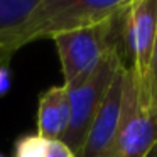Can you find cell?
I'll list each match as a JSON object with an SVG mask.
<instances>
[{"mask_svg": "<svg viewBox=\"0 0 157 157\" xmlns=\"http://www.w3.org/2000/svg\"><path fill=\"white\" fill-rule=\"evenodd\" d=\"M0 157H4V155H0Z\"/></svg>", "mask_w": 157, "mask_h": 157, "instance_id": "14", "label": "cell"}, {"mask_svg": "<svg viewBox=\"0 0 157 157\" xmlns=\"http://www.w3.org/2000/svg\"><path fill=\"white\" fill-rule=\"evenodd\" d=\"M125 46L115 48L98 63L91 75L73 86H66L71 103V122L63 142L79 157L86 142L88 132L93 125L96 113L110 90L113 78L122 64H125Z\"/></svg>", "mask_w": 157, "mask_h": 157, "instance_id": "2", "label": "cell"}, {"mask_svg": "<svg viewBox=\"0 0 157 157\" xmlns=\"http://www.w3.org/2000/svg\"><path fill=\"white\" fill-rule=\"evenodd\" d=\"M10 88V73H9V63L0 61V95H5Z\"/></svg>", "mask_w": 157, "mask_h": 157, "instance_id": "12", "label": "cell"}, {"mask_svg": "<svg viewBox=\"0 0 157 157\" xmlns=\"http://www.w3.org/2000/svg\"><path fill=\"white\" fill-rule=\"evenodd\" d=\"M125 9L96 25L63 32L52 37L61 59L64 86H73L88 78L112 49L123 46Z\"/></svg>", "mask_w": 157, "mask_h": 157, "instance_id": "1", "label": "cell"}, {"mask_svg": "<svg viewBox=\"0 0 157 157\" xmlns=\"http://www.w3.org/2000/svg\"><path fill=\"white\" fill-rule=\"evenodd\" d=\"M41 0H0V61L10 63L17 49L34 41V19Z\"/></svg>", "mask_w": 157, "mask_h": 157, "instance_id": "7", "label": "cell"}, {"mask_svg": "<svg viewBox=\"0 0 157 157\" xmlns=\"http://www.w3.org/2000/svg\"><path fill=\"white\" fill-rule=\"evenodd\" d=\"M147 110L152 115H157V37L150 59L149 76H147Z\"/></svg>", "mask_w": 157, "mask_h": 157, "instance_id": "10", "label": "cell"}, {"mask_svg": "<svg viewBox=\"0 0 157 157\" xmlns=\"http://www.w3.org/2000/svg\"><path fill=\"white\" fill-rule=\"evenodd\" d=\"M48 142L49 140L39 133L21 137L15 142V157H46Z\"/></svg>", "mask_w": 157, "mask_h": 157, "instance_id": "9", "label": "cell"}, {"mask_svg": "<svg viewBox=\"0 0 157 157\" xmlns=\"http://www.w3.org/2000/svg\"><path fill=\"white\" fill-rule=\"evenodd\" d=\"M155 144L157 115H152L140 105L132 69L125 64L122 117L115 139L105 157H145Z\"/></svg>", "mask_w": 157, "mask_h": 157, "instance_id": "4", "label": "cell"}, {"mask_svg": "<svg viewBox=\"0 0 157 157\" xmlns=\"http://www.w3.org/2000/svg\"><path fill=\"white\" fill-rule=\"evenodd\" d=\"M71 122L69 91L64 85L52 86L39 96L37 133L48 140H63Z\"/></svg>", "mask_w": 157, "mask_h": 157, "instance_id": "8", "label": "cell"}, {"mask_svg": "<svg viewBox=\"0 0 157 157\" xmlns=\"http://www.w3.org/2000/svg\"><path fill=\"white\" fill-rule=\"evenodd\" d=\"M145 157H157V144L149 150V152H147V155H145Z\"/></svg>", "mask_w": 157, "mask_h": 157, "instance_id": "13", "label": "cell"}, {"mask_svg": "<svg viewBox=\"0 0 157 157\" xmlns=\"http://www.w3.org/2000/svg\"><path fill=\"white\" fill-rule=\"evenodd\" d=\"M123 73L125 64H122L113 78L110 90L96 113L93 125L88 132L86 142L79 157H105L115 139L117 128L122 117V101H123Z\"/></svg>", "mask_w": 157, "mask_h": 157, "instance_id": "6", "label": "cell"}, {"mask_svg": "<svg viewBox=\"0 0 157 157\" xmlns=\"http://www.w3.org/2000/svg\"><path fill=\"white\" fill-rule=\"evenodd\" d=\"M130 0H41L34 19V41L96 25L117 15Z\"/></svg>", "mask_w": 157, "mask_h": 157, "instance_id": "3", "label": "cell"}, {"mask_svg": "<svg viewBox=\"0 0 157 157\" xmlns=\"http://www.w3.org/2000/svg\"><path fill=\"white\" fill-rule=\"evenodd\" d=\"M157 37V0H130L123 12V46L132 56V69L140 105L147 110V76Z\"/></svg>", "mask_w": 157, "mask_h": 157, "instance_id": "5", "label": "cell"}, {"mask_svg": "<svg viewBox=\"0 0 157 157\" xmlns=\"http://www.w3.org/2000/svg\"><path fill=\"white\" fill-rule=\"evenodd\" d=\"M46 157H76L63 140H49Z\"/></svg>", "mask_w": 157, "mask_h": 157, "instance_id": "11", "label": "cell"}]
</instances>
